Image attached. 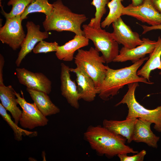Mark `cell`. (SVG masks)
I'll return each instance as SVG.
<instances>
[{
    "label": "cell",
    "mask_w": 161,
    "mask_h": 161,
    "mask_svg": "<svg viewBox=\"0 0 161 161\" xmlns=\"http://www.w3.org/2000/svg\"><path fill=\"white\" fill-rule=\"evenodd\" d=\"M89 39L84 35H75L73 38L63 45L58 47L55 52L57 58L65 61H72L74 58L75 52L88 46Z\"/></svg>",
    "instance_id": "18"
},
{
    "label": "cell",
    "mask_w": 161,
    "mask_h": 161,
    "mask_svg": "<svg viewBox=\"0 0 161 161\" xmlns=\"http://www.w3.org/2000/svg\"><path fill=\"white\" fill-rule=\"evenodd\" d=\"M142 39L143 43L133 49L122 47L113 62H122L131 61L134 63L145 57L146 54L152 53L155 47L157 41L145 38Z\"/></svg>",
    "instance_id": "14"
},
{
    "label": "cell",
    "mask_w": 161,
    "mask_h": 161,
    "mask_svg": "<svg viewBox=\"0 0 161 161\" xmlns=\"http://www.w3.org/2000/svg\"><path fill=\"white\" fill-rule=\"evenodd\" d=\"M148 57H145L129 66L114 69L107 66L106 77L100 87L98 89L100 98L104 101L109 100L117 95L120 89L126 85L134 82H142L151 84L153 82L137 74L138 69Z\"/></svg>",
    "instance_id": "2"
},
{
    "label": "cell",
    "mask_w": 161,
    "mask_h": 161,
    "mask_svg": "<svg viewBox=\"0 0 161 161\" xmlns=\"http://www.w3.org/2000/svg\"><path fill=\"white\" fill-rule=\"evenodd\" d=\"M137 118H127L123 120L104 119L103 126L115 134L126 138L128 143L133 141L134 128Z\"/></svg>",
    "instance_id": "17"
},
{
    "label": "cell",
    "mask_w": 161,
    "mask_h": 161,
    "mask_svg": "<svg viewBox=\"0 0 161 161\" xmlns=\"http://www.w3.org/2000/svg\"><path fill=\"white\" fill-rule=\"evenodd\" d=\"M84 36L93 42L95 48L100 52L106 63L113 62L118 55V43L112 38L111 33L101 28H97L88 24L82 26Z\"/></svg>",
    "instance_id": "6"
},
{
    "label": "cell",
    "mask_w": 161,
    "mask_h": 161,
    "mask_svg": "<svg viewBox=\"0 0 161 161\" xmlns=\"http://www.w3.org/2000/svg\"><path fill=\"white\" fill-rule=\"evenodd\" d=\"M52 8V4L49 3L48 0H32L22 14L21 19L23 20L27 18L29 14L36 12L43 13L47 17L51 13Z\"/></svg>",
    "instance_id": "23"
},
{
    "label": "cell",
    "mask_w": 161,
    "mask_h": 161,
    "mask_svg": "<svg viewBox=\"0 0 161 161\" xmlns=\"http://www.w3.org/2000/svg\"><path fill=\"white\" fill-rule=\"evenodd\" d=\"M112 26L113 30L111 34L112 38L124 47L132 49L143 43L138 33L133 31L121 17L112 23Z\"/></svg>",
    "instance_id": "12"
},
{
    "label": "cell",
    "mask_w": 161,
    "mask_h": 161,
    "mask_svg": "<svg viewBox=\"0 0 161 161\" xmlns=\"http://www.w3.org/2000/svg\"><path fill=\"white\" fill-rule=\"evenodd\" d=\"M4 64V59L3 56L0 54V85L4 84L3 78V69Z\"/></svg>",
    "instance_id": "29"
},
{
    "label": "cell",
    "mask_w": 161,
    "mask_h": 161,
    "mask_svg": "<svg viewBox=\"0 0 161 161\" xmlns=\"http://www.w3.org/2000/svg\"><path fill=\"white\" fill-rule=\"evenodd\" d=\"M21 15L6 18L4 25L0 28V40L14 50L21 47L26 35L21 24Z\"/></svg>",
    "instance_id": "7"
},
{
    "label": "cell",
    "mask_w": 161,
    "mask_h": 161,
    "mask_svg": "<svg viewBox=\"0 0 161 161\" xmlns=\"http://www.w3.org/2000/svg\"><path fill=\"white\" fill-rule=\"evenodd\" d=\"M109 0H93L91 4L96 8L95 17L91 19L88 24L90 26L99 28L101 27V21L102 17L106 12V6Z\"/></svg>",
    "instance_id": "25"
},
{
    "label": "cell",
    "mask_w": 161,
    "mask_h": 161,
    "mask_svg": "<svg viewBox=\"0 0 161 161\" xmlns=\"http://www.w3.org/2000/svg\"><path fill=\"white\" fill-rule=\"evenodd\" d=\"M52 4L51 13L43 22L45 31H68L75 35H84L81 26L88 19L85 15L72 12L61 0H57Z\"/></svg>",
    "instance_id": "3"
},
{
    "label": "cell",
    "mask_w": 161,
    "mask_h": 161,
    "mask_svg": "<svg viewBox=\"0 0 161 161\" xmlns=\"http://www.w3.org/2000/svg\"><path fill=\"white\" fill-rule=\"evenodd\" d=\"M59 46L56 41L48 42L43 40L39 42L34 48L32 51L35 54L56 52Z\"/></svg>",
    "instance_id": "27"
},
{
    "label": "cell",
    "mask_w": 161,
    "mask_h": 161,
    "mask_svg": "<svg viewBox=\"0 0 161 161\" xmlns=\"http://www.w3.org/2000/svg\"><path fill=\"white\" fill-rule=\"evenodd\" d=\"M16 91L11 85H0V100L1 104L11 113L15 122L17 125L21 117L22 111L17 106Z\"/></svg>",
    "instance_id": "19"
},
{
    "label": "cell",
    "mask_w": 161,
    "mask_h": 161,
    "mask_svg": "<svg viewBox=\"0 0 161 161\" xmlns=\"http://www.w3.org/2000/svg\"><path fill=\"white\" fill-rule=\"evenodd\" d=\"M152 123L147 120L137 118L134 128L133 141L143 143L150 147L157 148L160 137L151 131V126Z\"/></svg>",
    "instance_id": "16"
},
{
    "label": "cell",
    "mask_w": 161,
    "mask_h": 161,
    "mask_svg": "<svg viewBox=\"0 0 161 161\" xmlns=\"http://www.w3.org/2000/svg\"><path fill=\"white\" fill-rule=\"evenodd\" d=\"M74 57L76 67L83 69L95 82L97 89L100 87L106 75L107 66L102 55L95 48L91 47L88 50L79 49Z\"/></svg>",
    "instance_id": "4"
},
{
    "label": "cell",
    "mask_w": 161,
    "mask_h": 161,
    "mask_svg": "<svg viewBox=\"0 0 161 161\" xmlns=\"http://www.w3.org/2000/svg\"><path fill=\"white\" fill-rule=\"evenodd\" d=\"M132 5L136 6L140 5L142 3L144 0H131Z\"/></svg>",
    "instance_id": "32"
},
{
    "label": "cell",
    "mask_w": 161,
    "mask_h": 161,
    "mask_svg": "<svg viewBox=\"0 0 161 161\" xmlns=\"http://www.w3.org/2000/svg\"><path fill=\"white\" fill-rule=\"evenodd\" d=\"M83 137L98 155L105 156L109 158L119 154L138 152L126 144V138L103 126H89L84 133Z\"/></svg>",
    "instance_id": "1"
},
{
    "label": "cell",
    "mask_w": 161,
    "mask_h": 161,
    "mask_svg": "<svg viewBox=\"0 0 161 161\" xmlns=\"http://www.w3.org/2000/svg\"><path fill=\"white\" fill-rule=\"evenodd\" d=\"M122 15L134 17L151 26L161 24V13L155 8L151 0H144L136 6L129 4L123 8Z\"/></svg>",
    "instance_id": "9"
},
{
    "label": "cell",
    "mask_w": 161,
    "mask_h": 161,
    "mask_svg": "<svg viewBox=\"0 0 161 161\" xmlns=\"http://www.w3.org/2000/svg\"><path fill=\"white\" fill-rule=\"evenodd\" d=\"M146 154V151L143 150L132 156H128L127 154H120L117 156L120 161H143Z\"/></svg>",
    "instance_id": "28"
},
{
    "label": "cell",
    "mask_w": 161,
    "mask_h": 161,
    "mask_svg": "<svg viewBox=\"0 0 161 161\" xmlns=\"http://www.w3.org/2000/svg\"><path fill=\"white\" fill-rule=\"evenodd\" d=\"M128 89L122 99L115 105L126 104L128 109L126 118H140L154 123V129L161 132V105L153 109H147L138 102L135 98V92L139 86L138 82L129 83Z\"/></svg>",
    "instance_id": "5"
},
{
    "label": "cell",
    "mask_w": 161,
    "mask_h": 161,
    "mask_svg": "<svg viewBox=\"0 0 161 161\" xmlns=\"http://www.w3.org/2000/svg\"><path fill=\"white\" fill-rule=\"evenodd\" d=\"M26 91L38 109L44 116L54 115L60 112V109L52 103L47 94L28 88H27Z\"/></svg>",
    "instance_id": "20"
},
{
    "label": "cell",
    "mask_w": 161,
    "mask_h": 161,
    "mask_svg": "<svg viewBox=\"0 0 161 161\" xmlns=\"http://www.w3.org/2000/svg\"><path fill=\"white\" fill-rule=\"evenodd\" d=\"M32 0H9L7 3L8 6H12L9 13H6L1 7L2 13L6 18H11L22 14Z\"/></svg>",
    "instance_id": "26"
},
{
    "label": "cell",
    "mask_w": 161,
    "mask_h": 161,
    "mask_svg": "<svg viewBox=\"0 0 161 161\" xmlns=\"http://www.w3.org/2000/svg\"><path fill=\"white\" fill-rule=\"evenodd\" d=\"M7 110L0 103V114L3 119L10 126L13 131L15 139L18 141L22 140V136H27L30 137L35 136L37 135V131H30L20 128L15 122L12 120Z\"/></svg>",
    "instance_id": "22"
},
{
    "label": "cell",
    "mask_w": 161,
    "mask_h": 161,
    "mask_svg": "<svg viewBox=\"0 0 161 161\" xmlns=\"http://www.w3.org/2000/svg\"><path fill=\"white\" fill-rule=\"evenodd\" d=\"M69 67L64 63L61 64L60 89L61 94L68 103L76 109L79 108L80 95L77 85L70 77Z\"/></svg>",
    "instance_id": "13"
},
{
    "label": "cell",
    "mask_w": 161,
    "mask_h": 161,
    "mask_svg": "<svg viewBox=\"0 0 161 161\" xmlns=\"http://www.w3.org/2000/svg\"><path fill=\"white\" fill-rule=\"evenodd\" d=\"M22 97L16 92V100L22 111L19 123L24 129H32L40 126L47 125L49 120L38 109L35 104L27 102L24 98L23 92L21 91Z\"/></svg>",
    "instance_id": "8"
},
{
    "label": "cell",
    "mask_w": 161,
    "mask_h": 161,
    "mask_svg": "<svg viewBox=\"0 0 161 161\" xmlns=\"http://www.w3.org/2000/svg\"><path fill=\"white\" fill-rule=\"evenodd\" d=\"M123 0H112L107 4L109 12L104 20L101 23V27L103 28L109 27L111 24L121 17L122 11L124 7L122 2Z\"/></svg>",
    "instance_id": "24"
},
{
    "label": "cell",
    "mask_w": 161,
    "mask_h": 161,
    "mask_svg": "<svg viewBox=\"0 0 161 161\" xmlns=\"http://www.w3.org/2000/svg\"><path fill=\"white\" fill-rule=\"evenodd\" d=\"M155 8L161 13V0H151Z\"/></svg>",
    "instance_id": "31"
},
{
    "label": "cell",
    "mask_w": 161,
    "mask_h": 161,
    "mask_svg": "<svg viewBox=\"0 0 161 161\" xmlns=\"http://www.w3.org/2000/svg\"><path fill=\"white\" fill-rule=\"evenodd\" d=\"M142 27L143 31L142 34H145L150 31L153 30H161V24L154 26H147L145 25H141Z\"/></svg>",
    "instance_id": "30"
},
{
    "label": "cell",
    "mask_w": 161,
    "mask_h": 161,
    "mask_svg": "<svg viewBox=\"0 0 161 161\" xmlns=\"http://www.w3.org/2000/svg\"><path fill=\"white\" fill-rule=\"evenodd\" d=\"M26 26L27 33L15 61V64L18 67L19 66L27 55L33 50L36 44L48 38L49 35L47 31H41L40 26L35 24L32 21H27Z\"/></svg>",
    "instance_id": "11"
},
{
    "label": "cell",
    "mask_w": 161,
    "mask_h": 161,
    "mask_svg": "<svg viewBox=\"0 0 161 161\" xmlns=\"http://www.w3.org/2000/svg\"><path fill=\"white\" fill-rule=\"evenodd\" d=\"M155 47L149 58L141 68L137 71V74L146 79L149 82L150 74L151 71L156 69L160 70L161 75V37H158Z\"/></svg>",
    "instance_id": "21"
},
{
    "label": "cell",
    "mask_w": 161,
    "mask_h": 161,
    "mask_svg": "<svg viewBox=\"0 0 161 161\" xmlns=\"http://www.w3.org/2000/svg\"><path fill=\"white\" fill-rule=\"evenodd\" d=\"M70 70L76 74L80 99L89 102L93 101L98 94V90L92 79L79 68H70Z\"/></svg>",
    "instance_id": "15"
},
{
    "label": "cell",
    "mask_w": 161,
    "mask_h": 161,
    "mask_svg": "<svg viewBox=\"0 0 161 161\" xmlns=\"http://www.w3.org/2000/svg\"><path fill=\"white\" fill-rule=\"evenodd\" d=\"M16 74L19 83L27 87L49 94L52 82L41 72H33L24 68H17Z\"/></svg>",
    "instance_id": "10"
}]
</instances>
